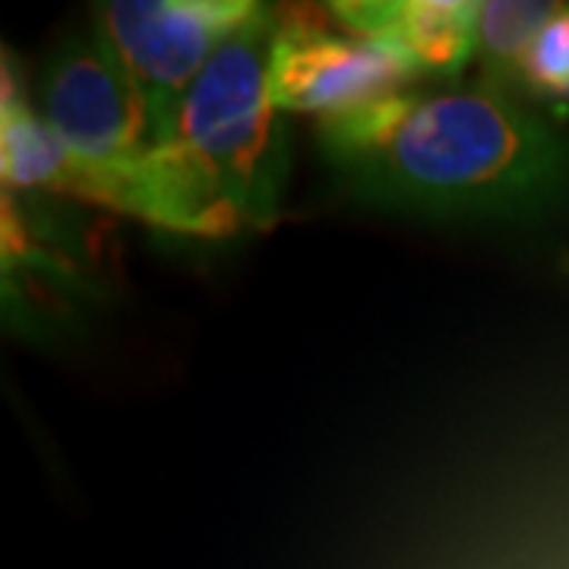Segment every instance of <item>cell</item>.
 Segmentation results:
<instances>
[{
  "label": "cell",
  "mask_w": 569,
  "mask_h": 569,
  "mask_svg": "<svg viewBox=\"0 0 569 569\" xmlns=\"http://www.w3.org/2000/svg\"><path fill=\"white\" fill-rule=\"evenodd\" d=\"M320 146L370 209L531 219L569 203V140L493 86L392 96L323 121Z\"/></svg>",
  "instance_id": "1"
},
{
  "label": "cell",
  "mask_w": 569,
  "mask_h": 569,
  "mask_svg": "<svg viewBox=\"0 0 569 569\" xmlns=\"http://www.w3.org/2000/svg\"><path fill=\"white\" fill-rule=\"evenodd\" d=\"M276 17L257 10L209 58L174 118L168 149L247 228H272L288 181V127L269 96Z\"/></svg>",
  "instance_id": "2"
},
{
  "label": "cell",
  "mask_w": 569,
  "mask_h": 569,
  "mask_svg": "<svg viewBox=\"0 0 569 569\" xmlns=\"http://www.w3.org/2000/svg\"><path fill=\"white\" fill-rule=\"evenodd\" d=\"M41 111L80 164L82 197L111 209L123 181L162 146L137 86L96 29L63 39L48 58Z\"/></svg>",
  "instance_id": "3"
},
{
  "label": "cell",
  "mask_w": 569,
  "mask_h": 569,
  "mask_svg": "<svg viewBox=\"0 0 569 569\" xmlns=\"http://www.w3.org/2000/svg\"><path fill=\"white\" fill-rule=\"evenodd\" d=\"M257 10L250 0H108L92 29L133 80L164 146L209 58Z\"/></svg>",
  "instance_id": "4"
},
{
  "label": "cell",
  "mask_w": 569,
  "mask_h": 569,
  "mask_svg": "<svg viewBox=\"0 0 569 569\" xmlns=\"http://www.w3.org/2000/svg\"><path fill=\"white\" fill-rule=\"evenodd\" d=\"M276 17L269 54V96L279 111L336 121L402 96L421 67L383 39H342L323 32L329 10H288Z\"/></svg>",
  "instance_id": "5"
},
{
  "label": "cell",
  "mask_w": 569,
  "mask_h": 569,
  "mask_svg": "<svg viewBox=\"0 0 569 569\" xmlns=\"http://www.w3.org/2000/svg\"><path fill=\"white\" fill-rule=\"evenodd\" d=\"M358 39L399 44L421 70L456 77L475 58V3L456 0H346L326 7Z\"/></svg>",
  "instance_id": "6"
},
{
  "label": "cell",
  "mask_w": 569,
  "mask_h": 569,
  "mask_svg": "<svg viewBox=\"0 0 569 569\" xmlns=\"http://www.w3.org/2000/svg\"><path fill=\"white\" fill-rule=\"evenodd\" d=\"M0 162L3 183L17 190H73L82 193V174L70 149L44 121V114H32L13 80V67L7 54L3 67V114H0Z\"/></svg>",
  "instance_id": "7"
},
{
  "label": "cell",
  "mask_w": 569,
  "mask_h": 569,
  "mask_svg": "<svg viewBox=\"0 0 569 569\" xmlns=\"http://www.w3.org/2000/svg\"><path fill=\"white\" fill-rule=\"evenodd\" d=\"M557 3L538 0H481L475 3V58L493 89L519 80L531 41L553 17Z\"/></svg>",
  "instance_id": "8"
},
{
  "label": "cell",
  "mask_w": 569,
  "mask_h": 569,
  "mask_svg": "<svg viewBox=\"0 0 569 569\" xmlns=\"http://www.w3.org/2000/svg\"><path fill=\"white\" fill-rule=\"evenodd\" d=\"M519 80L535 92L548 96H567L569 86V7L553 10V17L545 22L538 39L531 41L529 54L522 61Z\"/></svg>",
  "instance_id": "9"
},
{
  "label": "cell",
  "mask_w": 569,
  "mask_h": 569,
  "mask_svg": "<svg viewBox=\"0 0 569 569\" xmlns=\"http://www.w3.org/2000/svg\"><path fill=\"white\" fill-rule=\"evenodd\" d=\"M567 96H569V86H567Z\"/></svg>",
  "instance_id": "10"
}]
</instances>
